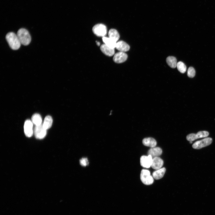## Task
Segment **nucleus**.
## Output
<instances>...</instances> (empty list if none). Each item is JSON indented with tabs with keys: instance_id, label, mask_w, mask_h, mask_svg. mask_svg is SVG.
Segmentation results:
<instances>
[{
	"instance_id": "1",
	"label": "nucleus",
	"mask_w": 215,
	"mask_h": 215,
	"mask_svg": "<svg viewBox=\"0 0 215 215\" xmlns=\"http://www.w3.org/2000/svg\"><path fill=\"white\" fill-rule=\"evenodd\" d=\"M6 39L10 47L13 50L18 49L20 47L21 44L17 34L10 32L7 34Z\"/></svg>"
},
{
	"instance_id": "2",
	"label": "nucleus",
	"mask_w": 215,
	"mask_h": 215,
	"mask_svg": "<svg viewBox=\"0 0 215 215\" xmlns=\"http://www.w3.org/2000/svg\"><path fill=\"white\" fill-rule=\"evenodd\" d=\"M17 35L21 44L27 45L30 42V35L26 29L24 28L19 29L17 32Z\"/></svg>"
},
{
	"instance_id": "3",
	"label": "nucleus",
	"mask_w": 215,
	"mask_h": 215,
	"mask_svg": "<svg viewBox=\"0 0 215 215\" xmlns=\"http://www.w3.org/2000/svg\"><path fill=\"white\" fill-rule=\"evenodd\" d=\"M140 177L142 182L145 185H149L153 182V178L150 175V171L147 170L142 169L141 171Z\"/></svg>"
},
{
	"instance_id": "4",
	"label": "nucleus",
	"mask_w": 215,
	"mask_h": 215,
	"mask_svg": "<svg viewBox=\"0 0 215 215\" xmlns=\"http://www.w3.org/2000/svg\"><path fill=\"white\" fill-rule=\"evenodd\" d=\"M92 31L97 36L103 37L105 36L107 33L106 26L102 24H97L94 25L93 27Z\"/></svg>"
},
{
	"instance_id": "5",
	"label": "nucleus",
	"mask_w": 215,
	"mask_h": 215,
	"mask_svg": "<svg viewBox=\"0 0 215 215\" xmlns=\"http://www.w3.org/2000/svg\"><path fill=\"white\" fill-rule=\"evenodd\" d=\"M212 142V139L211 138L206 137L196 142L192 145V147L195 149H200L210 145Z\"/></svg>"
},
{
	"instance_id": "6",
	"label": "nucleus",
	"mask_w": 215,
	"mask_h": 215,
	"mask_svg": "<svg viewBox=\"0 0 215 215\" xmlns=\"http://www.w3.org/2000/svg\"><path fill=\"white\" fill-rule=\"evenodd\" d=\"M34 133L35 137L38 139L44 138L47 134V130L43 127V125L36 126L34 130Z\"/></svg>"
},
{
	"instance_id": "7",
	"label": "nucleus",
	"mask_w": 215,
	"mask_h": 215,
	"mask_svg": "<svg viewBox=\"0 0 215 215\" xmlns=\"http://www.w3.org/2000/svg\"><path fill=\"white\" fill-rule=\"evenodd\" d=\"M209 134V133L207 131H200L196 134L191 133L188 135L186 139L188 141H193L198 139L207 137Z\"/></svg>"
},
{
	"instance_id": "8",
	"label": "nucleus",
	"mask_w": 215,
	"mask_h": 215,
	"mask_svg": "<svg viewBox=\"0 0 215 215\" xmlns=\"http://www.w3.org/2000/svg\"><path fill=\"white\" fill-rule=\"evenodd\" d=\"M33 123L30 120H26L24 123V131L26 136L30 137L32 136L33 133Z\"/></svg>"
},
{
	"instance_id": "9",
	"label": "nucleus",
	"mask_w": 215,
	"mask_h": 215,
	"mask_svg": "<svg viewBox=\"0 0 215 215\" xmlns=\"http://www.w3.org/2000/svg\"><path fill=\"white\" fill-rule=\"evenodd\" d=\"M128 58V55L124 52L120 51L115 53L113 56V61L117 63H121L125 61Z\"/></svg>"
},
{
	"instance_id": "10",
	"label": "nucleus",
	"mask_w": 215,
	"mask_h": 215,
	"mask_svg": "<svg viewBox=\"0 0 215 215\" xmlns=\"http://www.w3.org/2000/svg\"><path fill=\"white\" fill-rule=\"evenodd\" d=\"M153 158L150 155L142 156L140 159L141 165L143 167L148 168L151 167Z\"/></svg>"
},
{
	"instance_id": "11",
	"label": "nucleus",
	"mask_w": 215,
	"mask_h": 215,
	"mask_svg": "<svg viewBox=\"0 0 215 215\" xmlns=\"http://www.w3.org/2000/svg\"><path fill=\"white\" fill-rule=\"evenodd\" d=\"M163 164V160L159 157L153 158L151 167L155 170H158L162 168Z\"/></svg>"
},
{
	"instance_id": "12",
	"label": "nucleus",
	"mask_w": 215,
	"mask_h": 215,
	"mask_svg": "<svg viewBox=\"0 0 215 215\" xmlns=\"http://www.w3.org/2000/svg\"><path fill=\"white\" fill-rule=\"evenodd\" d=\"M115 48L120 51L125 52L129 50L130 47L125 42L120 41L116 42Z\"/></svg>"
},
{
	"instance_id": "13",
	"label": "nucleus",
	"mask_w": 215,
	"mask_h": 215,
	"mask_svg": "<svg viewBox=\"0 0 215 215\" xmlns=\"http://www.w3.org/2000/svg\"><path fill=\"white\" fill-rule=\"evenodd\" d=\"M100 49L102 52L107 56H111L114 54V48L110 47L105 44H102Z\"/></svg>"
},
{
	"instance_id": "14",
	"label": "nucleus",
	"mask_w": 215,
	"mask_h": 215,
	"mask_svg": "<svg viewBox=\"0 0 215 215\" xmlns=\"http://www.w3.org/2000/svg\"><path fill=\"white\" fill-rule=\"evenodd\" d=\"M162 153V149L159 147H153L150 148L148 151V155H150L153 158L159 157Z\"/></svg>"
},
{
	"instance_id": "15",
	"label": "nucleus",
	"mask_w": 215,
	"mask_h": 215,
	"mask_svg": "<svg viewBox=\"0 0 215 215\" xmlns=\"http://www.w3.org/2000/svg\"><path fill=\"white\" fill-rule=\"evenodd\" d=\"M142 143L145 146L151 148L155 147L157 142L156 140L151 137L145 138L142 140Z\"/></svg>"
},
{
	"instance_id": "16",
	"label": "nucleus",
	"mask_w": 215,
	"mask_h": 215,
	"mask_svg": "<svg viewBox=\"0 0 215 215\" xmlns=\"http://www.w3.org/2000/svg\"><path fill=\"white\" fill-rule=\"evenodd\" d=\"M165 171L166 169L164 167L154 171L152 174L153 178L156 179H159L162 178L163 176Z\"/></svg>"
},
{
	"instance_id": "17",
	"label": "nucleus",
	"mask_w": 215,
	"mask_h": 215,
	"mask_svg": "<svg viewBox=\"0 0 215 215\" xmlns=\"http://www.w3.org/2000/svg\"><path fill=\"white\" fill-rule=\"evenodd\" d=\"M108 35L109 38L116 42H117L120 37L118 31L113 29H111L109 30Z\"/></svg>"
},
{
	"instance_id": "18",
	"label": "nucleus",
	"mask_w": 215,
	"mask_h": 215,
	"mask_svg": "<svg viewBox=\"0 0 215 215\" xmlns=\"http://www.w3.org/2000/svg\"><path fill=\"white\" fill-rule=\"evenodd\" d=\"M102 39L103 42L106 45L113 48H115L116 47L117 42L109 37H103Z\"/></svg>"
},
{
	"instance_id": "19",
	"label": "nucleus",
	"mask_w": 215,
	"mask_h": 215,
	"mask_svg": "<svg viewBox=\"0 0 215 215\" xmlns=\"http://www.w3.org/2000/svg\"><path fill=\"white\" fill-rule=\"evenodd\" d=\"M53 123V119L52 117L50 116H46L44 121L43 125L44 127L47 130L51 127Z\"/></svg>"
},
{
	"instance_id": "20",
	"label": "nucleus",
	"mask_w": 215,
	"mask_h": 215,
	"mask_svg": "<svg viewBox=\"0 0 215 215\" xmlns=\"http://www.w3.org/2000/svg\"><path fill=\"white\" fill-rule=\"evenodd\" d=\"M166 62L168 65L172 68L176 67L177 62L176 58L173 56H169L166 59Z\"/></svg>"
},
{
	"instance_id": "21",
	"label": "nucleus",
	"mask_w": 215,
	"mask_h": 215,
	"mask_svg": "<svg viewBox=\"0 0 215 215\" xmlns=\"http://www.w3.org/2000/svg\"><path fill=\"white\" fill-rule=\"evenodd\" d=\"M31 119L33 123L36 126L42 124V117L38 113L34 114L32 117Z\"/></svg>"
},
{
	"instance_id": "22",
	"label": "nucleus",
	"mask_w": 215,
	"mask_h": 215,
	"mask_svg": "<svg viewBox=\"0 0 215 215\" xmlns=\"http://www.w3.org/2000/svg\"><path fill=\"white\" fill-rule=\"evenodd\" d=\"M176 67L178 70L181 73H184L186 71V66L182 62L180 61L177 62Z\"/></svg>"
},
{
	"instance_id": "23",
	"label": "nucleus",
	"mask_w": 215,
	"mask_h": 215,
	"mask_svg": "<svg viewBox=\"0 0 215 215\" xmlns=\"http://www.w3.org/2000/svg\"><path fill=\"white\" fill-rule=\"evenodd\" d=\"M195 75V71L192 67H190L188 70L187 75L190 78L194 77Z\"/></svg>"
},
{
	"instance_id": "24",
	"label": "nucleus",
	"mask_w": 215,
	"mask_h": 215,
	"mask_svg": "<svg viewBox=\"0 0 215 215\" xmlns=\"http://www.w3.org/2000/svg\"><path fill=\"white\" fill-rule=\"evenodd\" d=\"M80 162L81 165L83 166H87L88 163L87 159L85 158H82L81 159Z\"/></svg>"
},
{
	"instance_id": "25",
	"label": "nucleus",
	"mask_w": 215,
	"mask_h": 215,
	"mask_svg": "<svg viewBox=\"0 0 215 215\" xmlns=\"http://www.w3.org/2000/svg\"><path fill=\"white\" fill-rule=\"evenodd\" d=\"M97 42V45L98 46H99L100 45V43L99 42Z\"/></svg>"
},
{
	"instance_id": "26",
	"label": "nucleus",
	"mask_w": 215,
	"mask_h": 215,
	"mask_svg": "<svg viewBox=\"0 0 215 215\" xmlns=\"http://www.w3.org/2000/svg\"><path fill=\"white\" fill-rule=\"evenodd\" d=\"M189 142H190V143H192V141H189Z\"/></svg>"
}]
</instances>
